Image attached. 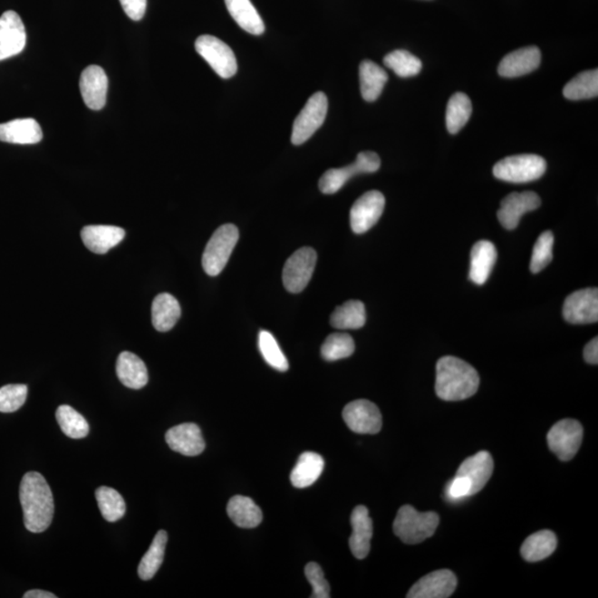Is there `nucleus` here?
<instances>
[{
  "instance_id": "41",
  "label": "nucleus",
  "mask_w": 598,
  "mask_h": 598,
  "mask_svg": "<svg viewBox=\"0 0 598 598\" xmlns=\"http://www.w3.org/2000/svg\"><path fill=\"white\" fill-rule=\"evenodd\" d=\"M553 246H555V236L551 231L542 233L538 236L532 252L530 264L532 273H540L552 262Z\"/></svg>"
},
{
  "instance_id": "45",
  "label": "nucleus",
  "mask_w": 598,
  "mask_h": 598,
  "mask_svg": "<svg viewBox=\"0 0 598 598\" xmlns=\"http://www.w3.org/2000/svg\"><path fill=\"white\" fill-rule=\"evenodd\" d=\"M120 4L129 18L139 22L144 16L147 10V0H120Z\"/></svg>"
},
{
  "instance_id": "15",
  "label": "nucleus",
  "mask_w": 598,
  "mask_h": 598,
  "mask_svg": "<svg viewBox=\"0 0 598 598\" xmlns=\"http://www.w3.org/2000/svg\"><path fill=\"white\" fill-rule=\"evenodd\" d=\"M541 198L536 193L526 191L511 193L502 199L501 207L497 211L498 221L506 229H516L521 217L527 212L535 211L540 207Z\"/></svg>"
},
{
  "instance_id": "7",
  "label": "nucleus",
  "mask_w": 598,
  "mask_h": 598,
  "mask_svg": "<svg viewBox=\"0 0 598 598\" xmlns=\"http://www.w3.org/2000/svg\"><path fill=\"white\" fill-rule=\"evenodd\" d=\"M328 99L323 92L313 93L294 121L292 142L295 146L305 143L325 121Z\"/></svg>"
},
{
  "instance_id": "11",
  "label": "nucleus",
  "mask_w": 598,
  "mask_h": 598,
  "mask_svg": "<svg viewBox=\"0 0 598 598\" xmlns=\"http://www.w3.org/2000/svg\"><path fill=\"white\" fill-rule=\"evenodd\" d=\"M342 418L352 431L361 435H376L382 428L381 410L365 399L348 403L343 408Z\"/></svg>"
},
{
  "instance_id": "20",
  "label": "nucleus",
  "mask_w": 598,
  "mask_h": 598,
  "mask_svg": "<svg viewBox=\"0 0 598 598\" xmlns=\"http://www.w3.org/2000/svg\"><path fill=\"white\" fill-rule=\"evenodd\" d=\"M352 533L349 538L351 551L358 560H363L371 551V541L372 538V521L369 516L368 508L358 506L353 508L351 517Z\"/></svg>"
},
{
  "instance_id": "44",
  "label": "nucleus",
  "mask_w": 598,
  "mask_h": 598,
  "mask_svg": "<svg viewBox=\"0 0 598 598\" xmlns=\"http://www.w3.org/2000/svg\"><path fill=\"white\" fill-rule=\"evenodd\" d=\"M446 496L451 501H460L462 498L472 497L470 482L466 477L456 476L448 483Z\"/></svg>"
},
{
  "instance_id": "5",
  "label": "nucleus",
  "mask_w": 598,
  "mask_h": 598,
  "mask_svg": "<svg viewBox=\"0 0 598 598\" xmlns=\"http://www.w3.org/2000/svg\"><path fill=\"white\" fill-rule=\"evenodd\" d=\"M238 236V229L233 224H226L214 232L202 257V265L207 275L217 276L222 273L236 246Z\"/></svg>"
},
{
  "instance_id": "2",
  "label": "nucleus",
  "mask_w": 598,
  "mask_h": 598,
  "mask_svg": "<svg viewBox=\"0 0 598 598\" xmlns=\"http://www.w3.org/2000/svg\"><path fill=\"white\" fill-rule=\"evenodd\" d=\"M480 377L470 363L446 356L437 362L436 392L445 401H460L475 396Z\"/></svg>"
},
{
  "instance_id": "17",
  "label": "nucleus",
  "mask_w": 598,
  "mask_h": 598,
  "mask_svg": "<svg viewBox=\"0 0 598 598\" xmlns=\"http://www.w3.org/2000/svg\"><path fill=\"white\" fill-rule=\"evenodd\" d=\"M80 92L84 103L92 110H100L106 106L108 93V77L106 72L99 66H89L80 77Z\"/></svg>"
},
{
  "instance_id": "30",
  "label": "nucleus",
  "mask_w": 598,
  "mask_h": 598,
  "mask_svg": "<svg viewBox=\"0 0 598 598\" xmlns=\"http://www.w3.org/2000/svg\"><path fill=\"white\" fill-rule=\"evenodd\" d=\"M359 78H361L362 96L368 102L376 101L381 97L383 87L388 82L385 70L371 60H365L361 63Z\"/></svg>"
},
{
  "instance_id": "24",
  "label": "nucleus",
  "mask_w": 598,
  "mask_h": 598,
  "mask_svg": "<svg viewBox=\"0 0 598 598\" xmlns=\"http://www.w3.org/2000/svg\"><path fill=\"white\" fill-rule=\"evenodd\" d=\"M117 375L120 381L130 389H142L149 381L148 369L142 359L132 352L120 353L117 361Z\"/></svg>"
},
{
  "instance_id": "3",
  "label": "nucleus",
  "mask_w": 598,
  "mask_h": 598,
  "mask_svg": "<svg viewBox=\"0 0 598 598\" xmlns=\"http://www.w3.org/2000/svg\"><path fill=\"white\" fill-rule=\"evenodd\" d=\"M439 522L435 512H419L411 506H403L393 522V532L406 545H418L435 535Z\"/></svg>"
},
{
  "instance_id": "29",
  "label": "nucleus",
  "mask_w": 598,
  "mask_h": 598,
  "mask_svg": "<svg viewBox=\"0 0 598 598\" xmlns=\"http://www.w3.org/2000/svg\"><path fill=\"white\" fill-rule=\"evenodd\" d=\"M226 5L228 13L243 30L256 36L265 32V24L251 0H226Z\"/></svg>"
},
{
  "instance_id": "47",
  "label": "nucleus",
  "mask_w": 598,
  "mask_h": 598,
  "mask_svg": "<svg viewBox=\"0 0 598 598\" xmlns=\"http://www.w3.org/2000/svg\"><path fill=\"white\" fill-rule=\"evenodd\" d=\"M24 598H57V596L50 592L42 591V590H33V591H28L26 594L24 595Z\"/></svg>"
},
{
  "instance_id": "21",
  "label": "nucleus",
  "mask_w": 598,
  "mask_h": 598,
  "mask_svg": "<svg viewBox=\"0 0 598 598\" xmlns=\"http://www.w3.org/2000/svg\"><path fill=\"white\" fill-rule=\"evenodd\" d=\"M493 458L487 451H480L466 458L458 467L457 475L470 482L472 495L475 496L486 487L493 473Z\"/></svg>"
},
{
  "instance_id": "43",
  "label": "nucleus",
  "mask_w": 598,
  "mask_h": 598,
  "mask_svg": "<svg viewBox=\"0 0 598 598\" xmlns=\"http://www.w3.org/2000/svg\"><path fill=\"white\" fill-rule=\"evenodd\" d=\"M305 575L307 581L311 583L313 587V598H329L331 597V586L323 576L322 567L317 563H308L305 567Z\"/></svg>"
},
{
  "instance_id": "14",
  "label": "nucleus",
  "mask_w": 598,
  "mask_h": 598,
  "mask_svg": "<svg viewBox=\"0 0 598 598\" xmlns=\"http://www.w3.org/2000/svg\"><path fill=\"white\" fill-rule=\"evenodd\" d=\"M26 28L19 14L13 10L0 17V62L17 56L26 46Z\"/></svg>"
},
{
  "instance_id": "31",
  "label": "nucleus",
  "mask_w": 598,
  "mask_h": 598,
  "mask_svg": "<svg viewBox=\"0 0 598 598\" xmlns=\"http://www.w3.org/2000/svg\"><path fill=\"white\" fill-rule=\"evenodd\" d=\"M557 546V538L550 530L535 533L526 538L521 546V555L527 562L545 560L555 553Z\"/></svg>"
},
{
  "instance_id": "37",
  "label": "nucleus",
  "mask_w": 598,
  "mask_h": 598,
  "mask_svg": "<svg viewBox=\"0 0 598 598\" xmlns=\"http://www.w3.org/2000/svg\"><path fill=\"white\" fill-rule=\"evenodd\" d=\"M56 419L63 432L69 438L82 439L88 436L89 425L82 415L70 406H60Z\"/></svg>"
},
{
  "instance_id": "38",
  "label": "nucleus",
  "mask_w": 598,
  "mask_h": 598,
  "mask_svg": "<svg viewBox=\"0 0 598 598\" xmlns=\"http://www.w3.org/2000/svg\"><path fill=\"white\" fill-rule=\"evenodd\" d=\"M383 63L401 78L417 76L422 69L421 60L413 56L407 50H395V52L388 53L383 59Z\"/></svg>"
},
{
  "instance_id": "4",
  "label": "nucleus",
  "mask_w": 598,
  "mask_h": 598,
  "mask_svg": "<svg viewBox=\"0 0 598 598\" xmlns=\"http://www.w3.org/2000/svg\"><path fill=\"white\" fill-rule=\"evenodd\" d=\"M546 168L545 159L536 154H518L498 161L493 168V174L501 181L528 183L545 176Z\"/></svg>"
},
{
  "instance_id": "12",
  "label": "nucleus",
  "mask_w": 598,
  "mask_h": 598,
  "mask_svg": "<svg viewBox=\"0 0 598 598\" xmlns=\"http://www.w3.org/2000/svg\"><path fill=\"white\" fill-rule=\"evenodd\" d=\"M563 316L574 325L594 323L598 321V289H580L565 299Z\"/></svg>"
},
{
  "instance_id": "35",
  "label": "nucleus",
  "mask_w": 598,
  "mask_h": 598,
  "mask_svg": "<svg viewBox=\"0 0 598 598\" xmlns=\"http://www.w3.org/2000/svg\"><path fill=\"white\" fill-rule=\"evenodd\" d=\"M563 94L568 100L592 99L598 96V70L578 73L570 82L566 83Z\"/></svg>"
},
{
  "instance_id": "33",
  "label": "nucleus",
  "mask_w": 598,
  "mask_h": 598,
  "mask_svg": "<svg viewBox=\"0 0 598 598\" xmlns=\"http://www.w3.org/2000/svg\"><path fill=\"white\" fill-rule=\"evenodd\" d=\"M331 323L337 329H359L365 326L366 309L361 301H348L332 313Z\"/></svg>"
},
{
  "instance_id": "10",
  "label": "nucleus",
  "mask_w": 598,
  "mask_h": 598,
  "mask_svg": "<svg viewBox=\"0 0 598 598\" xmlns=\"http://www.w3.org/2000/svg\"><path fill=\"white\" fill-rule=\"evenodd\" d=\"M583 441V427L577 420L564 419L558 421L547 433V445L562 461L575 457Z\"/></svg>"
},
{
  "instance_id": "25",
  "label": "nucleus",
  "mask_w": 598,
  "mask_h": 598,
  "mask_svg": "<svg viewBox=\"0 0 598 598\" xmlns=\"http://www.w3.org/2000/svg\"><path fill=\"white\" fill-rule=\"evenodd\" d=\"M497 249L493 243L488 241H478L471 251V281L477 285H483L490 277L493 267L497 262Z\"/></svg>"
},
{
  "instance_id": "23",
  "label": "nucleus",
  "mask_w": 598,
  "mask_h": 598,
  "mask_svg": "<svg viewBox=\"0 0 598 598\" xmlns=\"http://www.w3.org/2000/svg\"><path fill=\"white\" fill-rule=\"evenodd\" d=\"M42 140V127L34 119H16L0 124V141L14 144H36Z\"/></svg>"
},
{
  "instance_id": "36",
  "label": "nucleus",
  "mask_w": 598,
  "mask_h": 598,
  "mask_svg": "<svg viewBox=\"0 0 598 598\" xmlns=\"http://www.w3.org/2000/svg\"><path fill=\"white\" fill-rule=\"evenodd\" d=\"M100 512L104 520L117 522L126 515V502L117 490L112 487H100L96 491Z\"/></svg>"
},
{
  "instance_id": "46",
  "label": "nucleus",
  "mask_w": 598,
  "mask_h": 598,
  "mask_svg": "<svg viewBox=\"0 0 598 598\" xmlns=\"http://www.w3.org/2000/svg\"><path fill=\"white\" fill-rule=\"evenodd\" d=\"M585 362L591 365H597L598 363V338L592 339L584 348Z\"/></svg>"
},
{
  "instance_id": "28",
  "label": "nucleus",
  "mask_w": 598,
  "mask_h": 598,
  "mask_svg": "<svg viewBox=\"0 0 598 598\" xmlns=\"http://www.w3.org/2000/svg\"><path fill=\"white\" fill-rule=\"evenodd\" d=\"M323 467L325 461L322 456L315 452H304L291 473L292 485L299 488L313 486L321 477Z\"/></svg>"
},
{
  "instance_id": "1",
  "label": "nucleus",
  "mask_w": 598,
  "mask_h": 598,
  "mask_svg": "<svg viewBox=\"0 0 598 598\" xmlns=\"http://www.w3.org/2000/svg\"><path fill=\"white\" fill-rule=\"evenodd\" d=\"M20 503L27 530L42 533L52 525L54 503L52 488L38 472H28L20 483Z\"/></svg>"
},
{
  "instance_id": "8",
  "label": "nucleus",
  "mask_w": 598,
  "mask_h": 598,
  "mask_svg": "<svg viewBox=\"0 0 598 598\" xmlns=\"http://www.w3.org/2000/svg\"><path fill=\"white\" fill-rule=\"evenodd\" d=\"M196 49L219 77L228 79L237 72L236 54L221 39L203 34L197 39Z\"/></svg>"
},
{
  "instance_id": "19",
  "label": "nucleus",
  "mask_w": 598,
  "mask_h": 598,
  "mask_svg": "<svg viewBox=\"0 0 598 598\" xmlns=\"http://www.w3.org/2000/svg\"><path fill=\"white\" fill-rule=\"evenodd\" d=\"M541 63V52L535 46L516 50L506 54L498 64V74L505 78H517L535 72Z\"/></svg>"
},
{
  "instance_id": "26",
  "label": "nucleus",
  "mask_w": 598,
  "mask_h": 598,
  "mask_svg": "<svg viewBox=\"0 0 598 598\" xmlns=\"http://www.w3.org/2000/svg\"><path fill=\"white\" fill-rule=\"evenodd\" d=\"M181 317V306L171 294L162 293L152 304V323L158 332L166 333L176 326Z\"/></svg>"
},
{
  "instance_id": "13",
  "label": "nucleus",
  "mask_w": 598,
  "mask_h": 598,
  "mask_svg": "<svg viewBox=\"0 0 598 598\" xmlns=\"http://www.w3.org/2000/svg\"><path fill=\"white\" fill-rule=\"evenodd\" d=\"M386 199L379 191H369L359 198L351 209L353 233L363 234L375 227L385 209Z\"/></svg>"
},
{
  "instance_id": "6",
  "label": "nucleus",
  "mask_w": 598,
  "mask_h": 598,
  "mask_svg": "<svg viewBox=\"0 0 598 598\" xmlns=\"http://www.w3.org/2000/svg\"><path fill=\"white\" fill-rule=\"evenodd\" d=\"M381 158L371 151L358 154L356 162L341 169H331L323 174L319 179V189L323 194L337 193L347 183L349 178L359 173H373L381 169Z\"/></svg>"
},
{
  "instance_id": "40",
  "label": "nucleus",
  "mask_w": 598,
  "mask_h": 598,
  "mask_svg": "<svg viewBox=\"0 0 598 598\" xmlns=\"http://www.w3.org/2000/svg\"><path fill=\"white\" fill-rule=\"evenodd\" d=\"M258 347L262 356L269 366L278 371H288L289 365L285 355L279 348L275 337L271 333L261 331L258 335Z\"/></svg>"
},
{
  "instance_id": "32",
  "label": "nucleus",
  "mask_w": 598,
  "mask_h": 598,
  "mask_svg": "<svg viewBox=\"0 0 598 598\" xmlns=\"http://www.w3.org/2000/svg\"><path fill=\"white\" fill-rule=\"evenodd\" d=\"M168 543V533L159 531L154 536L151 546L142 557L138 567V574L143 581H149L156 576L159 567H161L164 555H166V546Z\"/></svg>"
},
{
  "instance_id": "9",
  "label": "nucleus",
  "mask_w": 598,
  "mask_h": 598,
  "mask_svg": "<svg viewBox=\"0 0 598 598\" xmlns=\"http://www.w3.org/2000/svg\"><path fill=\"white\" fill-rule=\"evenodd\" d=\"M316 262L317 254L312 247L299 248L287 259L283 282L289 293H301L306 288L315 271Z\"/></svg>"
},
{
  "instance_id": "39",
  "label": "nucleus",
  "mask_w": 598,
  "mask_h": 598,
  "mask_svg": "<svg viewBox=\"0 0 598 598\" xmlns=\"http://www.w3.org/2000/svg\"><path fill=\"white\" fill-rule=\"evenodd\" d=\"M355 352V342L351 335L343 333H332L322 346V357L327 362L351 357Z\"/></svg>"
},
{
  "instance_id": "22",
  "label": "nucleus",
  "mask_w": 598,
  "mask_h": 598,
  "mask_svg": "<svg viewBox=\"0 0 598 598\" xmlns=\"http://www.w3.org/2000/svg\"><path fill=\"white\" fill-rule=\"evenodd\" d=\"M126 236L124 229L111 226H89L82 228V238L84 246L96 254H106L117 246Z\"/></svg>"
},
{
  "instance_id": "42",
  "label": "nucleus",
  "mask_w": 598,
  "mask_h": 598,
  "mask_svg": "<svg viewBox=\"0 0 598 598\" xmlns=\"http://www.w3.org/2000/svg\"><path fill=\"white\" fill-rule=\"evenodd\" d=\"M28 395L26 385H7L0 388V412L17 411L24 406Z\"/></svg>"
},
{
  "instance_id": "27",
  "label": "nucleus",
  "mask_w": 598,
  "mask_h": 598,
  "mask_svg": "<svg viewBox=\"0 0 598 598\" xmlns=\"http://www.w3.org/2000/svg\"><path fill=\"white\" fill-rule=\"evenodd\" d=\"M227 515L234 525L242 528H254L261 525L263 513L256 503L247 497L236 496L229 500Z\"/></svg>"
},
{
  "instance_id": "16",
  "label": "nucleus",
  "mask_w": 598,
  "mask_h": 598,
  "mask_svg": "<svg viewBox=\"0 0 598 598\" xmlns=\"http://www.w3.org/2000/svg\"><path fill=\"white\" fill-rule=\"evenodd\" d=\"M458 584L457 577L450 570H439L423 576L411 590L408 598H447L453 594Z\"/></svg>"
},
{
  "instance_id": "34",
  "label": "nucleus",
  "mask_w": 598,
  "mask_h": 598,
  "mask_svg": "<svg viewBox=\"0 0 598 598\" xmlns=\"http://www.w3.org/2000/svg\"><path fill=\"white\" fill-rule=\"evenodd\" d=\"M472 114V103L466 93L457 92L448 100L446 113L448 131L456 134L466 126Z\"/></svg>"
},
{
  "instance_id": "18",
  "label": "nucleus",
  "mask_w": 598,
  "mask_h": 598,
  "mask_svg": "<svg viewBox=\"0 0 598 598\" xmlns=\"http://www.w3.org/2000/svg\"><path fill=\"white\" fill-rule=\"evenodd\" d=\"M166 440L173 451L187 457L201 455L206 448L201 429L196 423H182L169 429Z\"/></svg>"
}]
</instances>
